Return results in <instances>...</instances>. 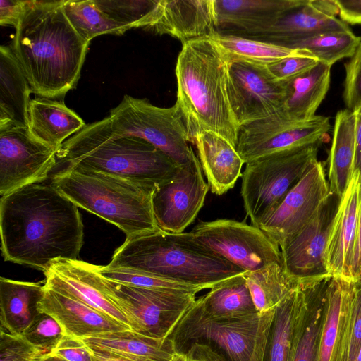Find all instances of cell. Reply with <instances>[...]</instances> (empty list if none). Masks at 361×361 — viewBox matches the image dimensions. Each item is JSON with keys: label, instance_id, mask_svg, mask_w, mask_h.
<instances>
[{"label": "cell", "instance_id": "c3c4849f", "mask_svg": "<svg viewBox=\"0 0 361 361\" xmlns=\"http://www.w3.org/2000/svg\"><path fill=\"white\" fill-rule=\"evenodd\" d=\"M27 1V0H0L1 25H12L16 27L26 8Z\"/></svg>", "mask_w": 361, "mask_h": 361}, {"label": "cell", "instance_id": "e0dca14e", "mask_svg": "<svg viewBox=\"0 0 361 361\" xmlns=\"http://www.w3.org/2000/svg\"><path fill=\"white\" fill-rule=\"evenodd\" d=\"M329 192L324 166L316 159L259 228L281 247L312 219Z\"/></svg>", "mask_w": 361, "mask_h": 361}, {"label": "cell", "instance_id": "7bdbcfd3", "mask_svg": "<svg viewBox=\"0 0 361 361\" xmlns=\"http://www.w3.org/2000/svg\"><path fill=\"white\" fill-rule=\"evenodd\" d=\"M43 351L28 342L23 335L0 331V361H39Z\"/></svg>", "mask_w": 361, "mask_h": 361}, {"label": "cell", "instance_id": "5bb4252c", "mask_svg": "<svg viewBox=\"0 0 361 361\" xmlns=\"http://www.w3.org/2000/svg\"><path fill=\"white\" fill-rule=\"evenodd\" d=\"M228 95L240 128L281 110L286 90L267 66L229 56Z\"/></svg>", "mask_w": 361, "mask_h": 361}, {"label": "cell", "instance_id": "6da1fadb", "mask_svg": "<svg viewBox=\"0 0 361 361\" xmlns=\"http://www.w3.org/2000/svg\"><path fill=\"white\" fill-rule=\"evenodd\" d=\"M0 231L4 260L42 271L55 260L78 259L84 238L78 207L51 183L1 197Z\"/></svg>", "mask_w": 361, "mask_h": 361}, {"label": "cell", "instance_id": "f35d334b", "mask_svg": "<svg viewBox=\"0 0 361 361\" xmlns=\"http://www.w3.org/2000/svg\"><path fill=\"white\" fill-rule=\"evenodd\" d=\"M110 18L126 31L148 28L152 23L158 0H97Z\"/></svg>", "mask_w": 361, "mask_h": 361}, {"label": "cell", "instance_id": "f1b7e54d", "mask_svg": "<svg viewBox=\"0 0 361 361\" xmlns=\"http://www.w3.org/2000/svg\"><path fill=\"white\" fill-rule=\"evenodd\" d=\"M44 285L0 278V327L22 335L40 313Z\"/></svg>", "mask_w": 361, "mask_h": 361}, {"label": "cell", "instance_id": "7402d4cb", "mask_svg": "<svg viewBox=\"0 0 361 361\" xmlns=\"http://www.w3.org/2000/svg\"><path fill=\"white\" fill-rule=\"evenodd\" d=\"M44 288L39 310L53 317L66 335L82 339L104 333L131 330L127 325L77 299L45 286Z\"/></svg>", "mask_w": 361, "mask_h": 361}, {"label": "cell", "instance_id": "681fc988", "mask_svg": "<svg viewBox=\"0 0 361 361\" xmlns=\"http://www.w3.org/2000/svg\"><path fill=\"white\" fill-rule=\"evenodd\" d=\"M340 20L346 24L361 25V0H335Z\"/></svg>", "mask_w": 361, "mask_h": 361}, {"label": "cell", "instance_id": "4316f807", "mask_svg": "<svg viewBox=\"0 0 361 361\" xmlns=\"http://www.w3.org/2000/svg\"><path fill=\"white\" fill-rule=\"evenodd\" d=\"M29 82L12 47H0V129L29 126Z\"/></svg>", "mask_w": 361, "mask_h": 361}, {"label": "cell", "instance_id": "7dc6e473", "mask_svg": "<svg viewBox=\"0 0 361 361\" xmlns=\"http://www.w3.org/2000/svg\"><path fill=\"white\" fill-rule=\"evenodd\" d=\"M50 354L65 361H97L93 351L81 338L64 334Z\"/></svg>", "mask_w": 361, "mask_h": 361}, {"label": "cell", "instance_id": "ba28073f", "mask_svg": "<svg viewBox=\"0 0 361 361\" xmlns=\"http://www.w3.org/2000/svg\"><path fill=\"white\" fill-rule=\"evenodd\" d=\"M317 143L278 152L246 163L240 195L252 225L259 227L317 159Z\"/></svg>", "mask_w": 361, "mask_h": 361}, {"label": "cell", "instance_id": "f6af8a7d", "mask_svg": "<svg viewBox=\"0 0 361 361\" xmlns=\"http://www.w3.org/2000/svg\"><path fill=\"white\" fill-rule=\"evenodd\" d=\"M319 61L309 52L285 58L267 66L273 76L280 82H286L313 68Z\"/></svg>", "mask_w": 361, "mask_h": 361}, {"label": "cell", "instance_id": "cb8c5ba5", "mask_svg": "<svg viewBox=\"0 0 361 361\" xmlns=\"http://www.w3.org/2000/svg\"><path fill=\"white\" fill-rule=\"evenodd\" d=\"M355 287L341 277L329 279L319 361H344Z\"/></svg>", "mask_w": 361, "mask_h": 361}, {"label": "cell", "instance_id": "7c38bea8", "mask_svg": "<svg viewBox=\"0 0 361 361\" xmlns=\"http://www.w3.org/2000/svg\"><path fill=\"white\" fill-rule=\"evenodd\" d=\"M262 313L236 318L221 319L207 315L194 303L169 336L178 349L193 342L214 344L228 361H248L259 331Z\"/></svg>", "mask_w": 361, "mask_h": 361}, {"label": "cell", "instance_id": "8fae6325", "mask_svg": "<svg viewBox=\"0 0 361 361\" xmlns=\"http://www.w3.org/2000/svg\"><path fill=\"white\" fill-rule=\"evenodd\" d=\"M203 245L245 271L283 264L279 246L260 228L221 219L200 221L190 231Z\"/></svg>", "mask_w": 361, "mask_h": 361}, {"label": "cell", "instance_id": "db71d44e", "mask_svg": "<svg viewBox=\"0 0 361 361\" xmlns=\"http://www.w3.org/2000/svg\"><path fill=\"white\" fill-rule=\"evenodd\" d=\"M39 361H65V360H62L61 358H60L56 355L49 353V354H45L44 355H43L42 357V358L39 360Z\"/></svg>", "mask_w": 361, "mask_h": 361}, {"label": "cell", "instance_id": "7a4b0ae2", "mask_svg": "<svg viewBox=\"0 0 361 361\" xmlns=\"http://www.w3.org/2000/svg\"><path fill=\"white\" fill-rule=\"evenodd\" d=\"M64 0H27L16 28L13 51L39 97L61 99L75 88L90 42L66 17Z\"/></svg>", "mask_w": 361, "mask_h": 361}, {"label": "cell", "instance_id": "2e32d148", "mask_svg": "<svg viewBox=\"0 0 361 361\" xmlns=\"http://www.w3.org/2000/svg\"><path fill=\"white\" fill-rule=\"evenodd\" d=\"M209 189L197 157L180 166L153 192L152 211L159 228L171 233L184 232L196 219Z\"/></svg>", "mask_w": 361, "mask_h": 361}, {"label": "cell", "instance_id": "5b68a950", "mask_svg": "<svg viewBox=\"0 0 361 361\" xmlns=\"http://www.w3.org/2000/svg\"><path fill=\"white\" fill-rule=\"evenodd\" d=\"M179 167L149 142L115 135L102 119L87 125L59 147L51 173L78 168L157 187Z\"/></svg>", "mask_w": 361, "mask_h": 361}, {"label": "cell", "instance_id": "603a6c76", "mask_svg": "<svg viewBox=\"0 0 361 361\" xmlns=\"http://www.w3.org/2000/svg\"><path fill=\"white\" fill-rule=\"evenodd\" d=\"M360 201L361 181L359 173L355 171L343 197L327 247L326 262L331 277L351 281Z\"/></svg>", "mask_w": 361, "mask_h": 361}, {"label": "cell", "instance_id": "f546056e", "mask_svg": "<svg viewBox=\"0 0 361 361\" xmlns=\"http://www.w3.org/2000/svg\"><path fill=\"white\" fill-rule=\"evenodd\" d=\"M329 279L300 285L305 292V301L295 337L291 361H319Z\"/></svg>", "mask_w": 361, "mask_h": 361}, {"label": "cell", "instance_id": "ffe728a7", "mask_svg": "<svg viewBox=\"0 0 361 361\" xmlns=\"http://www.w3.org/2000/svg\"><path fill=\"white\" fill-rule=\"evenodd\" d=\"M335 0H297L267 32L255 39L287 47L303 37L329 31H348V24L337 18Z\"/></svg>", "mask_w": 361, "mask_h": 361}, {"label": "cell", "instance_id": "484cf974", "mask_svg": "<svg viewBox=\"0 0 361 361\" xmlns=\"http://www.w3.org/2000/svg\"><path fill=\"white\" fill-rule=\"evenodd\" d=\"M192 142L212 192L221 195L233 188L242 176L245 164L236 148L223 137L210 131L197 133Z\"/></svg>", "mask_w": 361, "mask_h": 361}, {"label": "cell", "instance_id": "83f0119b", "mask_svg": "<svg viewBox=\"0 0 361 361\" xmlns=\"http://www.w3.org/2000/svg\"><path fill=\"white\" fill-rule=\"evenodd\" d=\"M86 126L85 121L63 102L45 97L30 100L28 126L30 133L56 149Z\"/></svg>", "mask_w": 361, "mask_h": 361}, {"label": "cell", "instance_id": "836d02e7", "mask_svg": "<svg viewBox=\"0 0 361 361\" xmlns=\"http://www.w3.org/2000/svg\"><path fill=\"white\" fill-rule=\"evenodd\" d=\"M305 301V292L300 285L276 307L265 361H291Z\"/></svg>", "mask_w": 361, "mask_h": 361}, {"label": "cell", "instance_id": "3957f363", "mask_svg": "<svg viewBox=\"0 0 361 361\" xmlns=\"http://www.w3.org/2000/svg\"><path fill=\"white\" fill-rule=\"evenodd\" d=\"M229 56L210 37L182 43L176 65L177 99L192 142L202 131L236 147L239 126L228 95Z\"/></svg>", "mask_w": 361, "mask_h": 361}, {"label": "cell", "instance_id": "d4e9b609", "mask_svg": "<svg viewBox=\"0 0 361 361\" xmlns=\"http://www.w3.org/2000/svg\"><path fill=\"white\" fill-rule=\"evenodd\" d=\"M82 340L95 353L133 361H177L185 354L169 337L152 338L131 330L104 333Z\"/></svg>", "mask_w": 361, "mask_h": 361}, {"label": "cell", "instance_id": "52a82bcc", "mask_svg": "<svg viewBox=\"0 0 361 361\" xmlns=\"http://www.w3.org/2000/svg\"><path fill=\"white\" fill-rule=\"evenodd\" d=\"M103 120L115 135L142 138L180 166L197 158L189 144L192 140L183 116L176 104L171 107H159L147 99L125 95Z\"/></svg>", "mask_w": 361, "mask_h": 361}, {"label": "cell", "instance_id": "60d3db41", "mask_svg": "<svg viewBox=\"0 0 361 361\" xmlns=\"http://www.w3.org/2000/svg\"><path fill=\"white\" fill-rule=\"evenodd\" d=\"M274 314L275 309L262 313L254 351L248 361H265ZM185 353L186 361H228L223 354L211 345L202 342L191 343Z\"/></svg>", "mask_w": 361, "mask_h": 361}, {"label": "cell", "instance_id": "1f68e13d", "mask_svg": "<svg viewBox=\"0 0 361 361\" xmlns=\"http://www.w3.org/2000/svg\"><path fill=\"white\" fill-rule=\"evenodd\" d=\"M331 68L319 62L307 72L283 82L286 90L283 109L292 118L307 121L316 115L329 89Z\"/></svg>", "mask_w": 361, "mask_h": 361}, {"label": "cell", "instance_id": "f5cc1de1", "mask_svg": "<svg viewBox=\"0 0 361 361\" xmlns=\"http://www.w3.org/2000/svg\"><path fill=\"white\" fill-rule=\"evenodd\" d=\"M97 361H133L119 356L99 353L94 352ZM177 361H186L185 353Z\"/></svg>", "mask_w": 361, "mask_h": 361}, {"label": "cell", "instance_id": "d590c367", "mask_svg": "<svg viewBox=\"0 0 361 361\" xmlns=\"http://www.w3.org/2000/svg\"><path fill=\"white\" fill-rule=\"evenodd\" d=\"M360 42V37L348 31H329L303 37L287 48L302 49L314 56L319 62L332 66L343 58H351Z\"/></svg>", "mask_w": 361, "mask_h": 361}, {"label": "cell", "instance_id": "277c9868", "mask_svg": "<svg viewBox=\"0 0 361 361\" xmlns=\"http://www.w3.org/2000/svg\"><path fill=\"white\" fill-rule=\"evenodd\" d=\"M210 289L246 271L200 243L191 232L161 229L126 238L107 265Z\"/></svg>", "mask_w": 361, "mask_h": 361}, {"label": "cell", "instance_id": "9c48e42d", "mask_svg": "<svg viewBox=\"0 0 361 361\" xmlns=\"http://www.w3.org/2000/svg\"><path fill=\"white\" fill-rule=\"evenodd\" d=\"M104 279L132 331L152 338H169L196 300L194 293L137 288Z\"/></svg>", "mask_w": 361, "mask_h": 361}, {"label": "cell", "instance_id": "bcb514c9", "mask_svg": "<svg viewBox=\"0 0 361 361\" xmlns=\"http://www.w3.org/2000/svg\"><path fill=\"white\" fill-rule=\"evenodd\" d=\"M361 350V284H356L344 361H356Z\"/></svg>", "mask_w": 361, "mask_h": 361}, {"label": "cell", "instance_id": "8d00e7d4", "mask_svg": "<svg viewBox=\"0 0 361 361\" xmlns=\"http://www.w3.org/2000/svg\"><path fill=\"white\" fill-rule=\"evenodd\" d=\"M64 13L68 20L86 42L99 35H121L126 31L114 22L97 0H64Z\"/></svg>", "mask_w": 361, "mask_h": 361}, {"label": "cell", "instance_id": "816d5d0a", "mask_svg": "<svg viewBox=\"0 0 361 361\" xmlns=\"http://www.w3.org/2000/svg\"><path fill=\"white\" fill-rule=\"evenodd\" d=\"M353 111L356 116L355 171L359 173L361 181V104Z\"/></svg>", "mask_w": 361, "mask_h": 361}, {"label": "cell", "instance_id": "e575fe53", "mask_svg": "<svg viewBox=\"0 0 361 361\" xmlns=\"http://www.w3.org/2000/svg\"><path fill=\"white\" fill-rule=\"evenodd\" d=\"M254 305L259 313L275 307L299 283L286 271L283 264L272 263L264 268L245 273Z\"/></svg>", "mask_w": 361, "mask_h": 361}, {"label": "cell", "instance_id": "8992f818", "mask_svg": "<svg viewBox=\"0 0 361 361\" xmlns=\"http://www.w3.org/2000/svg\"><path fill=\"white\" fill-rule=\"evenodd\" d=\"M51 183L78 207L117 226L126 238L159 230L152 205L157 187L78 168L53 173Z\"/></svg>", "mask_w": 361, "mask_h": 361}, {"label": "cell", "instance_id": "b9f144b4", "mask_svg": "<svg viewBox=\"0 0 361 361\" xmlns=\"http://www.w3.org/2000/svg\"><path fill=\"white\" fill-rule=\"evenodd\" d=\"M64 334L63 328L53 317L40 312L22 335L34 346L49 354Z\"/></svg>", "mask_w": 361, "mask_h": 361}, {"label": "cell", "instance_id": "4dcf8cb0", "mask_svg": "<svg viewBox=\"0 0 361 361\" xmlns=\"http://www.w3.org/2000/svg\"><path fill=\"white\" fill-rule=\"evenodd\" d=\"M356 116L344 109L335 116L329 154V185L331 192L343 197L355 173Z\"/></svg>", "mask_w": 361, "mask_h": 361}, {"label": "cell", "instance_id": "ee69618b", "mask_svg": "<svg viewBox=\"0 0 361 361\" xmlns=\"http://www.w3.org/2000/svg\"><path fill=\"white\" fill-rule=\"evenodd\" d=\"M344 66L343 101L347 109L353 111L361 104V37L354 54Z\"/></svg>", "mask_w": 361, "mask_h": 361}, {"label": "cell", "instance_id": "ab89813d", "mask_svg": "<svg viewBox=\"0 0 361 361\" xmlns=\"http://www.w3.org/2000/svg\"><path fill=\"white\" fill-rule=\"evenodd\" d=\"M99 274L116 283L137 288L197 294L201 286L154 276L146 273L106 266H97Z\"/></svg>", "mask_w": 361, "mask_h": 361}, {"label": "cell", "instance_id": "d6986e66", "mask_svg": "<svg viewBox=\"0 0 361 361\" xmlns=\"http://www.w3.org/2000/svg\"><path fill=\"white\" fill-rule=\"evenodd\" d=\"M297 0H213L216 32L255 39L267 32Z\"/></svg>", "mask_w": 361, "mask_h": 361}, {"label": "cell", "instance_id": "9a60e30c", "mask_svg": "<svg viewBox=\"0 0 361 361\" xmlns=\"http://www.w3.org/2000/svg\"><path fill=\"white\" fill-rule=\"evenodd\" d=\"M57 149L44 143L27 127L0 129V195L44 181L56 164Z\"/></svg>", "mask_w": 361, "mask_h": 361}, {"label": "cell", "instance_id": "44dd1931", "mask_svg": "<svg viewBox=\"0 0 361 361\" xmlns=\"http://www.w3.org/2000/svg\"><path fill=\"white\" fill-rule=\"evenodd\" d=\"M147 29L182 43L209 37L216 32L213 0H158L153 22Z\"/></svg>", "mask_w": 361, "mask_h": 361}, {"label": "cell", "instance_id": "74e56055", "mask_svg": "<svg viewBox=\"0 0 361 361\" xmlns=\"http://www.w3.org/2000/svg\"><path fill=\"white\" fill-rule=\"evenodd\" d=\"M232 58L269 66L285 58L301 54L293 49L257 39L216 32L209 37Z\"/></svg>", "mask_w": 361, "mask_h": 361}, {"label": "cell", "instance_id": "f907efd6", "mask_svg": "<svg viewBox=\"0 0 361 361\" xmlns=\"http://www.w3.org/2000/svg\"><path fill=\"white\" fill-rule=\"evenodd\" d=\"M350 276L353 282L361 284V201Z\"/></svg>", "mask_w": 361, "mask_h": 361}, {"label": "cell", "instance_id": "30bf717a", "mask_svg": "<svg viewBox=\"0 0 361 361\" xmlns=\"http://www.w3.org/2000/svg\"><path fill=\"white\" fill-rule=\"evenodd\" d=\"M330 128L328 117L315 115L298 121L283 108L266 118L240 126L235 148L246 164L278 152L321 144Z\"/></svg>", "mask_w": 361, "mask_h": 361}, {"label": "cell", "instance_id": "d6a6232c", "mask_svg": "<svg viewBox=\"0 0 361 361\" xmlns=\"http://www.w3.org/2000/svg\"><path fill=\"white\" fill-rule=\"evenodd\" d=\"M194 305L208 316L236 319L257 313L248 288L245 273L216 284Z\"/></svg>", "mask_w": 361, "mask_h": 361}, {"label": "cell", "instance_id": "ac0fdd59", "mask_svg": "<svg viewBox=\"0 0 361 361\" xmlns=\"http://www.w3.org/2000/svg\"><path fill=\"white\" fill-rule=\"evenodd\" d=\"M43 272L46 287L77 299L131 329L128 319L110 297L97 265L79 259H57Z\"/></svg>", "mask_w": 361, "mask_h": 361}, {"label": "cell", "instance_id": "4fadbf2b", "mask_svg": "<svg viewBox=\"0 0 361 361\" xmlns=\"http://www.w3.org/2000/svg\"><path fill=\"white\" fill-rule=\"evenodd\" d=\"M342 199L330 192L312 219L280 247L286 271L300 285L331 277L326 252Z\"/></svg>", "mask_w": 361, "mask_h": 361}]
</instances>
